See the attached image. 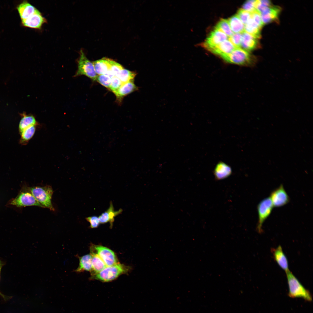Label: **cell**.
<instances>
[{
	"mask_svg": "<svg viewBox=\"0 0 313 313\" xmlns=\"http://www.w3.org/2000/svg\"><path fill=\"white\" fill-rule=\"evenodd\" d=\"M271 252L274 259L279 266L285 272L289 270L288 263L287 258L281 245L276 248H272Z\"/></svg>",
	"mask_w": 313,
	"mask_h": 313,
	"instance_id": "obj_16",
	"label": "cell"
},
{
	"mask_svg": "<svg viewBox=\"0 0 313 313\" xmlns=\"http://www.w3.org/2000/svg\"><path fill=\"white\" fill-rule=\"evenodd\" d=\"M273 207L270 197L264 199L258 204L257 207L258 221L256 228L259 233L262 232L263 225L271 214Z\"/></svg>",
	"mask_w": 313,
	"mask_h": 313,
	"instance_id": "obj_6",
	"label": "cell"
},
{
	"mask_svg": "<svg viewBox=\"0 0 313 313\" xmlns=\"http://www.w3.org/2000/svg\"><path fill=\"white\" fill-rule=\"evenodd\" d=\"M136 75V73L135 72L123 68L117 77L123 83L134 80Z\"/></svg>",
	"mask_w": 313,
	"mask_h": 313,
	"instance_id": "obj_28",
	"label": "cell"
},
{
	"mask_svg": "<svg viewBox=\"0 0 313 313\" xmlns=\"http://www.w3.org/2000/svg\"><path fill=\"white\" fill-rule=\"evenodd\" d=\"M256 0H250L246 1L243 4L242 9L250 13L256 10L255 7Z\"/></svg>",
	"mask_w": 313,
	"mask_h": 313,
	"instance_id": "obj_34",
	"label": "cell"
},
{
	"mask_svg": "<svg viewBox=\"0 0 313 313\" xmlns=\"http://www.w3.org/2000/svg\"><path fill=\"white\" fill-rule=\"evenodd\" d=\"M232 173L231 168L228 165L223 162H219L216 165L214 170L215 179L221 180L227 178Z\"/></svg>",
	"mask_w": 313,
	"mask_h": 313,
	"instance_id": "obj_18",
	"label": "cell"
},
{
	"mask_svg": "<svg viewBox=\"0 0 313 313\" xmlns=\"http://www.w3.org/2000/svg\"><path fill=\"white\" fill-rule=\"evenodd\" d=\"M251 17L255 23L262 28L264 25L262 21L260 14L256 10L251 13Z\"/></svg>",
	"mask_w": 313,
	"mask_h": 313,
	"instance_id": "obj_36",
	"label": "cell"
},
{
	"mask_svg": "<svg viewBox=\"0 0 313 313\" xmlns=\"http://www.w3.org/2000/svg\"><path fill=\"white\" fill-rule=\"evenodd\" d=\"M228 21L233 33H242L244 31V25L237 14L232 16Z\"/></svg>",
	"mask_w": 313,
	"mask_h": 313,
	"instance_id": "obj_24",
	"label": "cell"
},
{
	"mask_svg": "<svg viewBox=\"0 0 313 313\" xmlns=\"http://www.w3.org/2000/svg\"><path fill=\"white\" fill-rule=\"evenodd\" d=\"M228 37L221 31L214 28L202 46L207 49L217 45L228 39Z\"/></svg>",
	"mask_w": 313,
	"mask_h": 313,
	"instance_id": "obj_10",
	"label": "cell"
},
{
	"mask_svg": "<svg viewBox=\"0 0 313 313\" xmlns=\"http://www.w3.org/2000/svg\"><path fill=\"white\" fill-rule=\"evenodd\" d=\"M28 190L37 201L43 208H47L54 211L55 209L52 203V196L53 192L51 186H36L28 188Z\"/></svg>",
	"mask_w": 313,
	"mask_h": 313,
	"instance_id": "obj_4",
	"label": "cell"
},
{
	"mask_svg": "<svg viewBox=\"0 0 313 313\" xmlns=\"http://www.w3.org/2000/svg\"><path fill=\"white\" fill-rule=\"evenodd\" d=\"M110 60L109 58H103L93 62L97 74H105L110 71Z\"/></svg>",
	"mask_w": 313,
	"mask_h": 313,
	"instance_id": "obj_20",
	"label": "cell"
},
{
	"mask_svg": "<svg viewBox=\"0 0 313 313\" xmlns=\"http://www.w3.org/2000/svg\"><path fill=\"white\" fill-rule=\"evenodd\" d=\"M19 124V130L21 133L26 128L32 125H38L39 124L34 116L23 114Z\"/></svg>",
	"mask_w": 313,
	"mask_h": 313,
	"instance_id": "obj_22",
	"label": "cell"
},
{
	"mask_svg": "<svg viewBox=\"0 0 313 313\" xmlns=\"http://www.w3.org/2000/svg\"><path fill=\"white\" fill-rule=\"evenodd\" d=\"M281 10L280 7L272 5L268 7L265 12L260 14L264 25L274 21H278V17Z\"/></svg>",
	"mask_w": 313,
	"mask_h": 313,
	"instance_id": "obj_15",
	"label": "cell"
},
{
	"mask_svg": "<svg viewBox=\"0 0 313 313\" xmlns=\"http://www.w3.org/2000/svg\"><path fill=\"white\" fill-rule=\"evenodd\" d=\"M261 29L251 17L244 25V31L258 39L261 37Z\"/></svg>",
	"mask_w": 313,
	"mask_h": 313,
	"instance_id": "obj_23",
	"label": "cell"
},
{
	"mask_svg": "<svg viewBox=\"0 0 313 313\" xmlns=\"http://www.w3.org/2000/svg\"><path fill=\"white\" fill-rule=\"evenodd\" d=\"M79 260V265L74 270V272L80 273L85 271H89L91 273L92 270V264L91 255L87 254L81 256H77Z\"/></svg>",
	"mask_w": 313,
	"mask_h": 313,
	"instance_id": "obj_21",
	"label": "cell"
},
{
	"mask_svg": "<svg viewBox=\"0 0 313 313\" xmlns=\"http://www.w3.org/2000/svg\"><path fill=\"white\" fill-rule=\"evenodd\" d=\"M17 9L21 20L27 19L37 10L34 6L26 1L19 4Z\"/></svg>",
	"mask_w": 313,
	"mask_h": 313,
	"instance_id": "obj_19",
	"label": "cell"
},
{
	"mask_svg": "<svg viewBox=\"0 0 313 313\" xmlns=\"http://www.w3.org/2000/svg\"><path fill=\"white\" fill-rule=\"evenodd\" d=\"M46 19L41 12L37 10L27 19L22 20V25L25 27L32 28L40 29L42 25L46 22Z\"/></svg>",
	"mask_w": 313,
	"mask_h": 313,
	"instance_id": "obj_11",
	"label": "cell"
},
{
	"mask_svg": "<svg viewBox=\"0 0 313 313\" xmlns=\"http://www.w3.org/2000/svg\"><path fill=\"white\" fill-rule=\"evenodd\" d=\"M236 47L228 40L207 49L220 57L231 53Z\"/></svg>",
	"mask_w": 313,
	"mask_h": 313,
	"instance_id": "obj_12",
	"label": "cell"
},
{
	"mask_svg": "<svg viewBox=\"0 0 313 313\" xmlns=\"http://www.w3.org/2000/svg\"><path fill=\"white\" fill-rule=\"evenodd\" d=\"M90 252L98 255L103 261L107 266H112L119 262L114 252L106 247L100 245H92Z\"/></svg>",
	"mask_w": 313,
	"mask_h": 313,
	"instance_id": "obj_7",
	"label": "cell"
},
{
	"mask_svg": "<svg viewBox=\"0 0 313 313\" xmlns=\"http://www.w3.org/2000/svg\"><path fill=\"white\" fill-rule=\"evenodd\" d=\"M270 197L274 207H276L284 206L290 201V197L282 185L273 190Z\"/></svg>",
	"mask_w": 313,
	"mask_h": 313,
	"instance_id": "obj_9",
	"label": "cell"
},
{
	"mask_svg": "<svg viewBox=\"0 0 313 313\" xmlns=\"http://www.w3.org/2000/svg\"><path fill=\"white\" fill-rule=\"evenodd\" d=\"M37 125H32L23 130L20 133L21 138L20 143L22 145H26L34 135Z\"/></svg>",
	"mask_w": 313,
	"mask_h": 313,
	"instance_id": "obj_26",
	"label": "cell"
},
{
	"mask_svg": "<svg viewBox=\"0 0 313 313\" xmlns=\"http://www.w3.org/2000/svg\"><path fill=\"white\" fill-rule=\"evenodd\" d=\"M110 72L114 77H117L121 71L124 68L119 63L111 59L110 60Z\"/></svg>",
	"mask_w": 313,
	"mask_h": 313,
	"instance_id": "obj_30",
	"label": "cell"
},
{
	"mask_svg": "<svg viewBox=\"0 0 313 313\" xmlns=\"http://www.w3.org/2000/svg\"><path fill=\"white\" fill-rule=\"evenodd\" d=\"M85 219L90 223L91 228H97L100 223L99 217L96 216H93L86 217Z\"/></svg>",
	"mask_w": 313,
	"mask_h": 313,
	"instance_id": "obj_35",
	"label": "cell"
},
{
	"mask_svg": "<svg viewBox=\"0 0 313 313\" xmlns=\"http://www.w3.org/2000/svg\"><path fill=\"white\" fill-rule=\"evenodd\" d=\"M122 83L117 77H113L112 79L109 89L114 93L121 87Z\"/></svg>",
	"mask_w": 313,
	"mask_h": 313,
	"instance_id": "obj_32",
	"label": "cell"
},
{
	"mask_svg": "<svg viewBox=\"0 0 313 313\" xmlns=\"http://www.w3.org/2000/svg\"><path fill=\"white\" fill-rule=\"evenodd\" d=\"M77 63L78 68L74 76L75 77L83 75L93 81H96L97 75L93 63L87 58L82 50L80 51Z\"/></svg>",
	"mask_w": 313,
	"mask_h": 313,
	"instance_id": "obj_5",
	"label": "cell"
},
{
	"mask_svg": "<svg viewBox=\"0 0 313 313\" xmlns=\"http://www.w3.org/2000/svg\"><path fill=\"white\" fill-rule=\"evenodd\" d=\"M113 76L109 72L108 73L97 76L96 81L106 88L109 89Z\"/></svg>",
	"mask_w": 313,
	"mask_h": 313,
	"instance_id": "obj_29",
	"label": "cell"
},
{
	"mask_svg": "<svg viewBox=\"0 0 313 313\" xmlns=\"http://www.w3.org/2000/svg\"><path fill=\"white\" fill-rule=\"evenodd\" d=\"M3 265H4L3 263L0 259V273H1V269L2 267V266H3ZM0 295H1L2 296H3V297H4V296H3V295L2 294L0 293Z\"/></svg>",
	"mask_w": 313,
	"mask_h": 313,
	"instance_id": "obj_37",
	"label": "cell"
},
{
	"mask_svg": "<svg viewBox=\"0 0 313 313\" xmlns=\"http://www.w3.org/2000/svg\"><path fill=\"white\" fill-rule=\"evenodd\" d=\"M10 204L18 207L36 206L43 208L29 191L21 193L11 201Z\"/></svg>",
	"mask_w": 313,
	"mask_h": 313,
	"instance_id": "obj_8",
	"label": "cell"
},
{
	"mask_svg": "<svg viewBox=\"0 0 313 313\" xmlns=\"http://www.w3.org/2000/svg\"><path fill=\"white\" fill-rule=\"evenodd\" d=\"M110 204L108 209L102 213L98 217L100 223L105 224L109 223L110 227L111 228L113 226L114 218L121 214L123 211V210L120 209L118 210L115 211L112 201L110 202Z\"/></svg>",
	"mask_w": 313,
	"mask_h": 313,
	"instance_id": "obj_14",
	"label": "cell"
},
{
	"mask_svg": "<svg viewBox=\"0 0 313 313\" xmlns=\"http://www.w3.org/2000/svg\"><path fill=\"white\" fill-rule=\"evenodd\" d=\"M129 269L128 267L118 263L107 266L100 272L91 275L90 279L103 282H110L115 280L120 275L127 273Z\"/></svg>",
	"mask_w": 313,
	"mask_h": 313,
	"instance_id": "obj_2",
	"label": "cell"
},
{
	"mask_svg": "<svg viewBox=\"0 0 313 313\" xmlns=\"http://www.w3.org/2000/svg\"><path fill=\"white\" fill-rule=\"evenodd\" d=\"M134 83V80L122 83L120 88L114 94L117 99L120 102L123 98L138 89Z\"/></svg>",
	"mask_w": 313,
	"mask_h": 313,
	"instance_id": "obj_17",
	"label": "cell"
},
{
	"mask_svg": "<svg viewBox=\"0 0 313 313\" xmlns=\"http://www.w3.org/2000/svg\"><path fill=\"white\" fill-rule=\"evenodd\" d=\"M242 35L240 48L242 49L249 52L260 46L258 39L244 31Z\"/></svg>",
	"mask_w": 313,
	"mask_h": 313,
	"instance_id": "obj_13",
	"label": "cell"
},
{
	"mask_svg": "<svg viewBox=\"0 0 313 313\" xmlns=\"http://www.w3.org/2000/svg\"><path fill=\"white\" fill-rule=\"evenodd\" d=\"M215 28L221 31L229 37H231L234 34L230 28L228 20L226 19H221Z\"/></svg>",
	"mask_w": 313,
	"mask_h": 313,
	"instance_id": "obj_27",
	"label": "cell"
},
{
	"mask_svg": "<svg viewBox=\"0 0 313 313\" xmlns=\"http://www.w3.org/2000/svg\"><path fill=\"white\" fill-rule=\"evenodd\" d=\"M242 37V33H234L228 39L236 47L240 48Z\"/></svg>",
	"mask_w": 313,
	"mask_h": 313,
	"instance_id": "obj_33",
	"label": "cell"
},
{
	"mask_svg": "<svg viewBox=\"0 0 313 313\" xmlns=\"http://www.w3.org/2000/svg\"><path fill=\"white\" fill-rule=\"evenodd\" d=\"M236 14L244 25L250 19L251 16V13L242 8L238 10Z\"/></svg>",
	"mask_w": 313,
	"mask_h": 313,
	"instance_id": "obj_31",
	"label": "cell"
},
{
	"mask_svg": "<svg viewBox=\"0 0 313 313\" xmlns=\"http://www.w3.org/2000/svg\"><path fill=\"white\" fill-rule=\"evenodd\" d=\"M221 57L227 63L248 67L253 66L257 61L254 56L241 48H236L230 54Z\"/></svg>",
	"mask_w": 313,
	"mask_h": 313,
	"instance_id": "obj_1",
	"label": "cell"
},
{
	"mask_svg": "<svg viewBox=\"0 0 313 313\" xmlns=\"http://www.w3.org/2000/svg\"><path fill=\"white\" fill-rule=\"evenodd\" d=\"M289 288L288 296L292 298H301L311 302L312 296L289 270L286 272Z\"/></svg>",
	"mask_w": 313,
	"mask_h": 313,
	"instance_id": "obj_3",
	"label": "cell"
},
{
	"mask_svg": "<svg viewBox=\"0 0 313 313\" xmlns=\"http://www.w3.org/2000/svg\"><path fill=\"white\" fill-rule=\"evenodd\" d=\"M92 256V270L91 275L98 273L105 269L107 266L101 259L97 254L90 252Z\"/></svg>",
	"mask_w": 313,
	"mask_h": 313,
	"instance_id": "obj_25",
	"label": "cell"
}]
</instances>
